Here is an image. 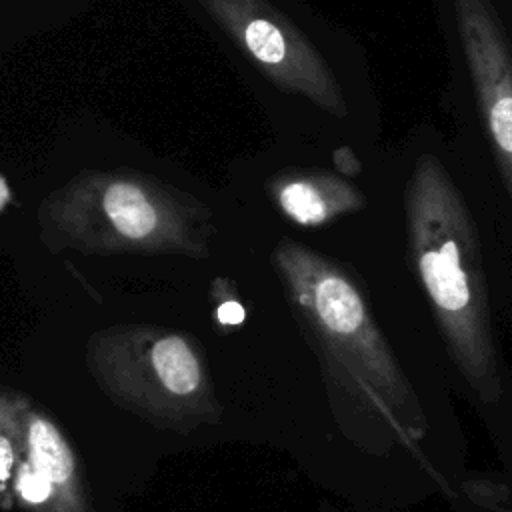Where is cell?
Returning <instances> with one entry per match:
<instances>
[{
    "label": "cell",
    "instance_id": "10",
    "mask_svg": "<svg viewBox=\"0 0 512 512\" xmlns=\"http://www.w3.org/2000/svg\"><path fill=\"white\" fill-rule=\"evenodd\" d=\"M8 200V188H6V182L0 178V208L6 204Z\"/></svg>",
    "mask_w": 512,
    "mask_h": 512
},
{
    "label": "cell",
    "instance_id": "1",
    "mask_svg": "<svg viewBox=\"0 0 512 512\" xmlns=\"http://www.w3.org/2000/svg\"><path fill=\"white\" fill-rule=\"evenodd\" d=\"M408 252L448 352L486 402L500 398L482 246L472 214L444 164L422 154L408 178Z\"/></svg>",
    "mask_w": 512,
    "mask_h": 512
},
{
    "label": "cell",
    "instance_id": "8",
    "mask_svg": "<svg viewBox=\"0 0 512 512\" xmlns=\"http://www.w3.org/2000/svg\"><path fill=\"white\" fill-rule=\"evenodd\" d=\"M216 314H218V320L222 324H240L244 320V308L234 300H228V302L220 304Z\"/></svg>",
    "mask_w": 512,
    "mask_h": 512
},
{
    "label": "cell",
    "instance_id": "7",
    "mask_svg": "<svg viewBox=\"0 0 512 512\" xmlns=\"http://www.w3.org/2000/svg\"><path fill=\"white\" fill-rule=\"evenodd\" d=\"M104 212L112 226L130 240H142L156 228L158 214L144 192L130 182L112 184L102 198Z\"/></svg>",
    "mask_w": 512,
    "mask_h": 512
},
{
    "label": "cell",
    "instance_id": "4",
    "mask_svg": "<svg viewBox=\"0 0 512 512\" xmlns=\"http://www.w3.org/2000/svg\"><path fill=\"white\" fill-rule=\"evenodd\" d=\"M0 488L24 512H90L76 454L28 398L0 392Z\"/></svg>",
    "mask_w": 512,
    "mask_h": 512
},
{
    "label": "cell",
    "instance_id": "3",
    "mask_svg": "<svg viewBox=\"0 0 512 512\" xmlns=\"http://www.w3.org/2000/svg\"><path fill=\"white\" fill-rule=\"evenodd\" d=\"M86 356L94 380L118 406L160 428L188 432L220 418L204 358L182 334L116 328L94 336Z\"/></svg>",
    "mask_w": 512,
    "mask_h": 512
},
{
    "label": "cell",
    "instance_id": "2",
    "mask_svg": "<svg viewBox=\"0 0 512 512\" xmlns=\"http://www.w3.org/2000/svg\"><path fill=\"white\" fill-rule=\"evenodd\" d=\"M278 266L328 370L368 398L404 440H418L426 430L418 398L354 280L294 242L278 246Z\"/></svg>",
    "mask_w": 512,
    "mask_h": 512
},
{
    "label": "cell",
    "instance_id": "5",
    "mask_svg": "<svg viewBox=\"0 0 512 512\" xmlns=\"http://www.w3.org/2000/svg\"><path fill=\"white\" fill-rule=\"evenodd\" d=\"M454 14L478 110L512 198V46L490 0H454Z\"/></svg>",
    "mask_w": 512,
    "mask_h": 512
},
{
    "label": "cell",
    "instance_id": "9",
    "mask_svg": "<svg viewBox=\"0 0 512 512\" xmlns=\"http://www.w3.org/2000/svg\"><path fill=\"white\" fill-rule=\"evenodd\" d=\"M334 162H336V166H338L342 172H346V174H350V176H356V174L360 172V162H358V158L354 156V152H352L350 148H340V150H336V152H334Z\"/></svg>",
    "mask_w": 512,
    "mask_h": 512
},
{
    "label": "cell",
    "instance_id": "6",
    "mask_svg": "<svg viewBox=\"0 0 512 512\" xmlns=\"http://www.w3.org/2000/svg\"><path fill=\"white\" fill-rule=\"evenodd\" d=\"M278 204L294 222L316 226L334 216L364 208L366 200L342 178L308 176L282 184Z\"/></svg>",
    "mask_w": 512,
    "mask_h": 512
}]
</instances>
